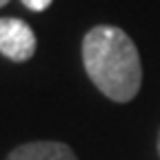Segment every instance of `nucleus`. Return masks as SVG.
I'll return each instance as SVG.
<instances>
[{"mask_svg": "<svg viewBox=\"0 0 160 160\" xmlns=\"http://www.w3.org/2000/svg\"><path fill=\"white\" fill-rule=\"evenodd\" d=\"M82 67L91 85L111 102L125 105L142 87V60L131 36L116 25L91 27L80 45Z\"/></svg>", "mask_w": 160, "mask_h": 160, "instance_id": "f257e3e1", "label": "nucleus"}, {"mask_svg": "<svg viewBox=\"0 0 160 160\" xmlns=\"http://www.w3.org/2000/svg\"><path fill=\"white\" fill-rule=\"evenodd\" d=\"M29 11H33V13H40V11H45V9H49L51 7V2L53 0H20Z\"/></svg>", "mask_w": 160, "mask_h": 160, "instance_id": "20e7f679", "label": "nucleus"}, {"mask_svg": "<svg viewBox=\"0 0 160 160\" xmlns=\"http://www.w3.org/2000/svg\"><path fill=\"white\" fill-rule=\"evenodd\" d=\"M5 160H78L76 151L67 142L58 140H31L13 147Z\"/></svg>", "mask_w": 160, "mask_h": 160, "instance_id": "7ed1b4c3", "label": "nucleus"}, {"mask_svg": "<svg viewBox=\"0 0 160 160\" xmlns=\"http://www.w3.org/2000/svg\"><path fill=\"white\" fill-rule=\"evenodd\" d=\"M156 149H158V156H160V129H158V138H156Z\"/></svg>", "mask_w": 160, "mask_h": 160, "instance_id": "39448f33", "label": "nucleus"}, {"mask_svg": "<svg viewBox=\"0 0 160 160\" xmlns=\"http://www.w3.org/2000/svg\"><path fill=\"white\" fill-rule=\"evenodd\" d=\"M9 2H11V0H0V7H7Z\"/></svg>", "mask_w": 160, "mask_h": 160, "instance_id": "423d86ee", "label": "nucleus"}, {"mask_svg": "<svg viewBox=\"0 0 160 160\" xmlns=\"http://www.w3.org/2000/svg\"><path fill=\"white\" fill-rule=\"evenodd\" d=\"M36 49H38V38L25 20L11 16L0 18V53H2V58L20 65L31 60Z\"/></svg>", "mask_w": 160, "mask_h": 160, "instance_id": "f03ea898", "label": "nucleus"}]
</instances>
